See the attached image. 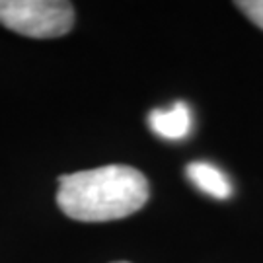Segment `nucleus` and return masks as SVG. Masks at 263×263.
<instances>
[{"mask_svg": "<svg viewBox=\"0 0 263 263\" xmlns=\"http://www.w3.org/2000/svg\"><path fill=\"white\" fill-rule=\"evenodd\" d=\"M148 201V181L131 166L109 164L59 178L57 205L80 222H105L137 213Z\"/></svg>", "mask_w": 263, "mask_h": 263, "instance_id": "nucleus-1", "label": "nucleus"}, {"mask_svg": "<svg viewBox=\"0 0 263 263\" xmlns=\"http://www.w3.org/2000/svg\"><path fill=\"white\" fill-rule=\"evenodd\" d=\"M0 26L33 39L61 37L74 26V8L61 0H0Z\"/></svg>", "mask_w": 263, "mask_h": 263, "instance_id": "nucleus-2", "label": "nucleus"}, {"mask_svg": "<svg viewBox=\"0 0 263 263\" xmlns=\"http://www.w3.org/2000/svg\"><path fill=\"white\" fill-rule=\"evenodd\" d=\"M148 127L162 139L181 141L193 127L191 109L185 102H176L170 109H152L148 113Z\"/></svg>", "mask_w": 263, "mask_h": 263, "instance_id": "nucleus-3", "label": "nucleus"}, {"mask_svg": "<svg viewBox=\"0 0 263 263\" xmlns=\"http://www.w3.org/2000/svg\"><path fill=\"white\" fill-rule=\"evenodd\" d=\"M189 181L215 199H228L232 195V183L222 170L209 162H191L185 168Z\"/></svg>", "mask_w": 263, "mask_h": 263, "instance_id": "nucleus-4", "label": "nucleus"}, {"mask_svg": "<svg viewBox=\"0 0 263 263\" xmlns=\"http://www.w3.org/2000/svg\"><path fill=\"white\" fill-rule=\"evenodd\" d=\"M236 6L242 10L257 28L263 29V0H242V2H236Z\"/></svg>", "mask_w": 263, "mask_h": 263, "instance_id": "nucleus-5", "label": "nucleus"}, {"mask_svg": "<svg viewBox=\"0 0 263 263\" xmlns=\"http://www.w3.org/2000/svg\"><path fill=\"white\" fill-rule=\"evenodd\" d=\"M115 263H129V261H115Z\"/></svg>", "mask_w": 263, "mask_h": 263, "instance_id": "nucleus-6", "label": "nucleus"}]
</instances>
